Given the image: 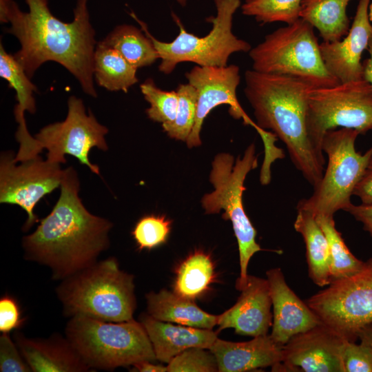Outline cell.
<instances>
[{"instance_id": "1", "label": "cell", "mask_w": 372, "mask_h": 372, "mask_svg": "<svg viewBox=\"0 0 372 372\" xmlns=\"http://www.w3.org/2000/svg\"><path fill=\"white\" fill-rule=\"evenodd\" d=\"M29 11H21L14 0H0V21L10 23L6 32L14 35L21 48L14 56L31 79L47 61L68 70L83 91L96 98L94 83L95 30L87 9L88 0H77L74 18L65 23L50 12L48 0H25Z\"/></svg>"}, {"instance_id": "2", "label": "cell", "mask_w": 372, "mask_h": 372, "mask_svg": "<svg viewBox=\"0 0 372 372\" xmlns=\"http://www.w3.org/2000/svg\"><path fill=\"white\" fill-rule=\"evenodd\" d=\"M60 196L36 230L22 240L25 259L45 265L54 280H63L97 262L108 249L112 224L91 214L79 196L75 169H64Z\"/></svg>"}, {"instance_id": "3", "label": "cell", "mask_w": 372, "mask_h": 372, "mask_svg": "<svg viewBox=\"0 0 372 372\" xmlns=\"http://www.w3.org/2000/svg\"><path fill=\"white\" fill-rule=\"evenodd\" d=\"M246 98L256 124L271 130L286 145L291 161L314 187L321 180L325 162L312 147L307 134V83L289 76L248 70L245 73Z\"/></svg>"}, {"instance_id": "4", "label": "cell", "mask_w": 372, "mask_h": 372, "mask_svg": "<svg viewBox=\"0 0 372 372\" xmlns=\"http://www.w3.org/2000/svg\"><path fill=\"white\" fill-rule=\"evenodd\" d=\"M63 314L109 322L133 319L136 307L134 276L108 258L62 280L56 287Z\"/></svg>"}, {"instance_id": "5", "label": "cell", "mask_w": 372, "mask_h": 372, "mask_svg": "<svg viewBox=\"0 0 372 372\" xmlns=\"http://www.w3.org/2000/svg\"><path fill=\"white\" fill-rule=\"evenodd\" d=\"M65 338L91 370H112L156 360L143 325L134 318L109 322L73 316L66 324Z\"/></svg>"}, {"instance_id": "6", "label": "cell", "mask_w": 372, "mask_h": 372, "mask_svg": "<svg viewBox=\"0 0 372 372\" xmlns=\"http://www.w3.org/2000/svg\"><path fill=\"white\" fill-rule=\"evenodd\" d=\"M249 54L257 72L293 77L314 88L340 83L325 66L313 27L301 18L266 35Z\"/></svg>"}, {"instance_id": "7", "label": "cell", "mask_w": 372, "mask_h": 372, "mask_svg": "<svg viewBox=\"0 0 372 372\" xmlns=\"http://www.w3.org/2000/svg\"><path fill=\"white\" fill-rule=\"evenodd\" d=\"M255 153V145L251 143L243 156L236 158V162L229 154H217L212 162L209 176L214 190L205 194L201 200L205 214H218L224 210L223 218L231 222L239 251L240 276L236 282V288L239 291L247 283L250 259L262 250L256 240V230L242 204L245 179L247 174L258 166Z\"/></svg>"}, {"instance_id": "8", "label": "cell", "mask_w": 372, "mask_h": 372, "mask_svg": "<svg viewBox=\"0 0 372 372\" xmlns=\"http://www.w3.org/2000/svg\"><path fill=\"white\" fill-rule=\"evenodd\" d=\"M214 1L217 12L216 17L207 19L212 23V28L207 35L200 37L188 32L179 18L173 13L172 17L179 28V33L171 42L156 39L149 32L146 23L134 13H130L153 42L161 59L158 66L160 72L169 74L182 62H193L204 67L226 66L233 53L250 51V44L237 38L232 32L233 16L240 6V0Z\"/></svg>"}, {"instance_id": "9", "label": "cell", "mask_w": 372, "mask_h": 372, "mask_svg": "<svg viewBox=\"0 0 372 372\" xmlns=\"http://www.w3.org/2000/svg\"><path fill=\"white\" fill-rule=\"evenodd\" d=\"M360 133L353 129L341 128L327 132L322 149L328 158L327 167L313 194L302 199L297 209L318 216H333L351 204L353 190L372 157V147L361 154L355 143Z\"/></svg>"}, {"instance_id": "10", "label": "cell", "mask_w": 372, "mask_h": 372, "mask_svg": "<svg viewBox=\"0 0 372 372\" xmlns=\"http://www.w3.org/2000/svg\"><path fill=\"white\" fill-rule=\"evenodd\" d=\"M339 127L355 130L360 134L372 130V86L364 79L312 88L309 92L307 134L324 162L323 137L327 132Z\"/></svg>"}, {"instance_id": "11", "label": "cell", "mask_w": 372, "mask_h": 372, "mask_svg": "<svg viewBox=\"0 0 372 372\" xmlns=\"http://www.w3.org/2000/svg\"><path fill=\"white\" fill-rule=\"evenodd\" d=\"M108 129L101 124L90 110L88 113L82 99L71 96L68 101L65 119L43 127L14 156L21 162L36 156L47 149V159L56 163H65V156L71 155L86 165L92 172L99 175V168L89 159L93 147L106 151L108 146L105 136Z\"/></svg>"}, {"instance_id": "12", "label": "cell", "mask_w": 372, "mask_h": 372, "mask_svg": "<svg viewBox=\"0 0 372 372\" xmlns=\"http://www.w3.org/2000/svg\"><path fill=\"white\" fill-rule=\"evenodd\" d=\"M305 302L321 323L346 340L356 342L372 320V257L358 272L335 280Z\"/></svg>"}, {"instance_id": "13", "label": "cell", "mask_w": 372, "mask_h": 372, "mask_svg": "<svg viewBox=\"0 0 372 372\" xmlns=\"http://www.w3.org/2000/svg\"><path fill=\"white\" fill-rule=\"evenodd\" d=\"M11 152L0 158V203L16 205L25 211L28 219L23 229L28 231L39 220L34 214L37 204L61 186L64 169L61 164L43 160L39 155L23 161L14 160Z\"/></svg>"}, {"instance_id": "14", "label": "cell", "mask_w": 372, "mask_h": 372, "mask_svg": "<svg viewBox=\"0 0 372 372\" xmlns=\"http://www.w3.org/2000/svg\"><path fill=\"white\" fill-rule=\"evenodd\" d=\"M188 83L197 91L198 100L194 125L186 143L188 147L201 145L200 132L205 118L211 110L222 104L229 105L230 114L243 119L261 136L265 132L244 112L238 103L236 90L240 81L239 68L236 65L223 67L194 66L185 74Z\"/></svg>"}, {"instance_id": "15", "label": "cell", "mask_w": 372, "mask_h": 372, "mask_svg": "<svg viewBox=\"0 0 372 372\" xmlns=\"http://www.w3.org/2000/svg\"><path fill=\"white\" fill-rule=\"evenodd\" d=\"M346 340L327 325L293 335L282 346V362L273 371L343 372L342 353Z\"/></svg>"}, {"instance_id": "16", "label": "cell", "mask_w": 372, "mask_h": 372, "mask_svg": "<svg viewBox=\"0 0 372 372\" xmlns=\"http://www.w3.org/2000/svg\"><path fill=\"white\" fill-rule=\"evenodd\" d=\"M370 1H359L352 25L343 39L320 43L326 68L340 83L362 79V54L372 34L368 14Z\"/></svg>"}, {"instance_id": "17", "label": "cell", "mask_w": 372, "mask_h": 372, "mask_svg": "<svg viewBox=\"0 0 372 372\" xmlns=\"http://www.w3.org/2000/svg\"><path fill=\"white\" fill-rule=\"evenodd\" d=\"M240 291L235 304L218 315V331L233 328L236 333L242 335H267L273 322L267 279L249 275L246 285Z\"/></svg>"}, {"instance_id": "18", "label": "cell", "mask_w": 372, "mask_h": 372, "mask_svg": "<svg viewBox=\"0 0 372 372\" xmlns=\"http://www.w3.org/2000/svg\"><path fill=\"white\" fill-rule=\"evenodd\" d=\"M273 307L269 335L283 346L293 335L321 323L318 316L289 287L280 268L267 271Z\"/></svg>"}, {"instance_id": "19", "label": "cell", "mask_w": 372, "mask_h": 372, "mask_svg": "<svg viewBox=\"0 0 372 372\" xmlns=\"http://www.w3.org/2000/svg\"><path fill=\"white\" fill-rule=\"evenodd\" d=\"M209 350L215 356L220 372H244L272 367L282 360V346L268 334L246 342L217 338Z\"/></svg>"}, {"instance_id": "20", "label": "cell", "mask_w": 372, "mask_h": 372, "mask_svg": "<svg viewBox=\"0 0 372 372\" xmlns=\"http://www.w3.org/2000/svg\"><path fill=\"white\" fill-rule=\"evenodd\" d=\"M14 336L22 356L34 372L92 371L66 338L56 335L48 339L28 338L17 331Z\"/></svg>"}, {"instance_id": "21", "label": "cell", "mask_w": 372, "mask_h": 372, "mask_svg": "<svg viewBox=\"0 0 372 372\" xmlns=\"http://www.w3.org/2000/svg\"><path fill=\"white\" fill-rule=\"evenodd\" d=\"M140 322L152 342L156 360L169 363L183 351L194 347L209 349L216 340L211 329L173 324L143 315Z\"/></svg>"}, {"instance_id": "22", "label": "cell", "mask_w": 372, "mask_h": 372, "mask_svg": "<svg viewBox=\"0 0 372 372\" xmlns=\"http://www.w3.org/2000/svg\"><path fill=\"white\" fill-rule=\"evenodd\" d=\"M146 300L149 315L156 320L206 329L217 325L218 316L204 311L193 300L175 292L166 289L149 292Z\"/></svg>"}, {"instance_id": "23", "label": "cell", "mask_w": 372, "mask_h": 372, "mask_svg": "<svg viewBox=\"0 0 372 372\" xmlns=\"http://www.w3.org/2000/svg\"><path fill=\"white\" fill-rule=\"evenodd\" d=\"M297 211L293 226L305 244L309 277L316 285L326 287L331 282L327 238L311 213L303 209Z\"/></svg>"}, {"instance_id": "24", "label": "cell", "mask_w": 372, "mask_h": 372, "mask_svg": "<svg viewBox=\"0 0 372 372\" xmlns=\"http://www.w3.org/2000/svg\"><path fill=\"white\" fill-rule=\"evenodd\" d=\"M351 1L302 0L300 18L316 28L323 41H338L350 28L347 8Z\"/></svg>"}, {"instance_id": "25", "label": "cell", "mask_w": 372, "mask_h": 372, "mask_svg": "<svg viewBox=\"0 0 372 372\" xmlns=\"http://www.w3.org/2000/svg\"><path fill=\"white\" fill-rule=\"evenodd\" d=\"M136 72L137 68L117 50L101 41L96 44L94 55V78L99 86L109 91L127 92L138 81Z\"/></svg>"}, {"instance_id": "26", "label": "cell", "mask_w": 372, "mask_h": 372, "mask_svg": "<svg viewBox=\"0 0 372 372\" xmlns=\"http://www.w3.org/2000/svg\"><path fill=\"white\" fill-rule=\"evenodd\" d=\"M101 42L117 50L137 69L149 66L159 59L150 38L132 25H117Z\"/></svg>"}, {"instance_id": "27", "label": "cell", "mask_w": 372, "mask_h": 372, "mask_svg": "<svg viewBox=\"0 0 372 372\" xmlns=\"http://www.w3.org/2000/svg\"><path fill=\"white\" fill-rule=\"evenodd\" d=\"M214 277V268L209 256L203 251H196L178 267L174 292L194 300L207 289Z\"/></svg>"}, {"instance_id": "28", "label": "cell", "mask_w": 372, "mask_h": 372, "mask_svg": "<svg viewBox=\"0 0 372 372\" xmlns=\"http://www.w3.org/2000/svg\"><path fill=\"white\" fill-rule=\"evenodd\" d=\"M0 76L7 81L10 87L16 92L18 103L14 109L15 119L18 123L25 122V112H36V102L33 93L37 88L30 81L25 70L15 59L14 54L6 52L0 43Z\"/></svg>"}, {"instance_id": "29", "label": "cell", "mask_w": 372, "mask_h": 372, "mask_svg": "<svg viewBox=\"0 0 372 372\" xmlns=\"http://www.w3.org/2000/svg\"><path fill=\"white\" fill-rule=\"evenodd\" d=\"M316 219L329 242L331 282L360 271L365 261L357 258L350 251L341 233L335 227L333 216H318Z\"/></svg>"}, {"instance_id": "30", "label": "cell", "mask_w": 372, "mask_h": 372, "mask_svg": "<svg viewBox=\"0 0 372 372\" xmlns=\"http://www.w3.org/2000/svg\"><path fill=\"white\" fill-rule=\"evenodd\" d=\"M302 0H246L241 6L242 13L251 16L264 25L283 22L290 25L300 19Z\"/></svg>"}, {"instance_id": "31", "label": "cell", "mask_w": 372, "mask_h": 372, "mask_svg": "<svg viewBox=\"0 0 372 372\" xmlns=\"http://www.w3.org/2000/svg\"><path fill=\"white\" fill-rule=\"evenodd\" d=\"M178 103L175 119L162 124L163 130L174 139L186 141L194 125L198 94L191 84H180L176 90Z\"/></svg>"}, {"instance_id": "32", "label": "cell", "mask_w": 372, "mask_h": 372, "mask_svg": "<svg viewBox=\"0 0 372 372\" xmlns=\"http://www.w3.org/2000/svg\"><path fill=\"white\" fill-rule=\"evenodd\" d=\"M140 89L145 99L150 105L146 110L149 118L162 124L172 122L175 119L178 103L176 91L163 90L150 78L141 84Z\"/></svg>"}, {"instance_id": "33", "label": "cell", "mask_w": 372, "mask_h": 372, "mask_svg": "<svg viewBox=\"0 0 372 372\" xmlns=\"http://www.w3.org/2000/svg\"><path fill=\"white\" fill-rule=\"evenodd\" d=\"M170 226L165 216L147 215L137 222L132 234L140 250L152 249L166 241Z\"/></svg>"}, {"instance_id": "34", "label": "cell", "mask_w": 372, "mask_h": 372, "mask_svg": "<svg viewBox=\"0 0 372 372\" xmlns=\"http://www.w3.org/2000/svg\"><path fill=\"white\" fill-rule=\"evenodd\" d=\"M207 349L198 347L188 349L174 357L167 366L169 372L218 371L216 359Z\"/></svg>"}, {"instance_id": "35", "label": "cell", "mask_w": 372, "mask_h": 372, "mask_svg": "<svg viewBox=\"0 0 372 372\" xmlns=\"http://www.w3.org/2000/svg\"><path fill=\"white\" fill-rule=\"evenodd\" d=\"M342 363L343 372H372V349L361 342L347 341Z\"/></svg>"}, {"instance_id": "36", "label": "cell", "mask_w": 372, "mask_h": 372, "mask_svg": "<svg viewBox=\"0 0 372 372\" xmlns=\"http://www.w3.org/2000/svg\"><path fill=\"white\" fill-rule=\"evenodd\" d=\"M0 371H32L8 333H3L0 337Z\"/></svg>"}, {"instance_id": "37", "label": "cell", "mask_w": 372, "mask_h": 372, "mask_svg": "<svg viewBox=\"0 0 372 372\" xmlns=\"http://www.w3.org/2000/svg\"><path fill=\"white\" fill-rule=\"evenodd\" d=\"M17 300L7 295L0 299V331L9 333L19 329L24 322Z\"/></svg>"}, {"instance_id": "38", "label": "cell", "mask_w": 372, "mask_h": 372, "mask_svg": "<svg viewBox=\"0 0 372 372\" xmlns=\"http://www.w3.org/2000/svg\"><path fill=\"white\" fill-rule=\"evenodd\" d=\"M353 195L358 196L362 204H372V157L356 185Z\"/></svg>"}, {"instance_id": "39", "label": "cell", "mask_w": 372, "mask_h": 372, "mask_svg": "<svg viewBox=\"0 0 372 372\" xmlns=\"http://www.w3.org/2000/svg\"><path fill=\"white\" fill-rule=\"evenodd\" d=\"M345 211L349 212L353 218L360 222L363 229L372 236V204L353 205L351 204Z\"/></svg>"}, {"instance_id": "40", "label": "cell", "mask_w": 372, "mask_h": 372, "mask_svg": "<svg viewBox=\"0 0 372 372\" xmlns=\"http://www.w3.org/2000/svg\"><path fill=\"white\" fill-rule=\"evenodd\" d=\"M133 369L139 372H166L167 367L154 364L152 361H143L133 365Z\"/></svg>"}, {"instance_id": "41", "label": "cell", "mask_w": 372, "mask_h": 372, "mask_svg": "<svg viewBox=\"0 0 372 372\" xmlns=\"http://www.w3.org/2000/svg\"><path fill=\"white\" fill-rule=\"evenodd\" d=\"M367 50L369 56L362 63V79L369 83L372 86V34L368 44Z\"/></svg>"}, {"instance_id": "42", "label": "cell", "mask_w": 372, "mask_h": 372, "mask_svg": "<svg viewBox=\"0 0 372 372\" xmlns=\"http://www.w3.org/2000/svg\"><path fill=\"white\" fill-rule=\"evenodd\" d=\"M358 339L372 349V320L359 331Z\"/></svg>"}, {"instance_id": "43", "label": "cell", "mask_w": 372, "mask_h": 372, "mask_svg": "<svg viewBox=\"0 0 372 372\" xmlns=\"http://www.w3.org/2000/svg\"><path fill=\"white\" fill-rule=\"evenodd\" d=\"M368 14L370 21L372 23V3H370L369 6Z\"/></svg>"}, {"instance_id": "44", "label": "cell", "mask_w": 372, "mask_h": 372, "mask_svg": "<svg viewBox=\"0 0 372 372\" xmlns=\"http://www.w3.org/2000/svg\"><path fill=\"white\" fill-rule=\"evenodd\" d=\"M176 1L182 6H185L187 2V0H176Z\"/></svg>"}]
</instances>
